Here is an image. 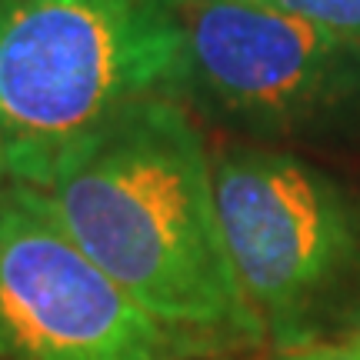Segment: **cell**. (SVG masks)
I'll use <instances>...</instances> for the list:
<instances>
[{
    "label": "cell",
    "instance_id": "cell-1",
    "mask_svg": "<svg viewBox=\"0 0 360 360\" xmlns=\"http://www.w3.org/2000/svg\"><path fill=\"white\" fill-rule=\"evenodd\" d=\"M24 191L170 330L197 344L260 334L224 250L210 154L177 97L134 107Z\"/></svg>",
    "mask_w": 360,
    "mask_h": 360
},
{
    "label": "cell",
    "instance_id": "cell-2",
    "mask_svg": "<svg viewBox=\"0 0 360 360\" xmlns=\"http://www.w3.org/2000/svg\"><path fill=\"white\" fill-rule=\"evenodd\" d=\"M180 90L174 0H0V184L37 187L134 107Z\"/></svg>",
    "mask_w": 360,
    "mask_h": 360
},
{
    "label": "cell",
    "instance_id": "cell-3",
    "mask_svg": "<svg viewBox=\"0 0 360 360\" xmlns=\"http://www.w3.org/2000/svg\"><path fill=\"white\" fill-rule=\"evenodd\" d=\"M224 250L260 323L294 334L300 317L357 260L350 193L294 154L227 147L210 157Z\"/></svg>",
    "mask_w": 360,
    "mask_h": 360
},
{
    "label": "cell",
    "instance_id": "cell-4",
    "mask_svg": "<svg viewBox=\"0 0 360 360\" xmlns=\"http://www.w3.org/2000/svg\"><path fill=\"white\" fill-rule=\"evenodd\" d=\"M150 317L20 187H0V360H184Z\"/></svg>",
    "mask_w": 360,
    "mask_h": 360
},
{
    "label": "cell",
    "instance_id": "cell-5",
    "mask_svg": "<svg viewBox=\"0 0 360 360\" xmlns=\"http://www.w3.org/2000/svg\"><path fill=\"white\" fill-rule=\"evenodd\" d=\"M187 90L247 124L330 114L360 87V44L257 0H174Z\"/></svg>",
    "mask_w": 360,
    "mask_h": 360
},
{
    "label": "cell",
    "instance_id": "cell-6",
    "mask_svg": "<svg viewBox=\"0 0 360 360\" xmlns=\"http://www.w3.org/2000/svg\"><path fill=\"white\" fill-rule=\"evenodd\" d=\"M257 4L360 44V0H257Z\"/></svg>",
    "mask_w": 360,
    "mask_h": 360
},
{
    "label": "cell",
    "instance_id": "cell-7",
    "mask_svg": "<svg viewBox=\"0 0 360 360\" xmlns=\"http://www.w3.org/2000/svg\"><path fill=\"white\" fill-rule=\"evenodd\" d=\"M281 360H350L344 350H321V354H290Z\"/></svg>",
    "mask_w": 360,
    "mask_h": 360
},
{
    "label": "cell",
    "instance_id": "cell-8",
    "mask_svg": "<svg viewBox=\"0 0 360 360\" xmlns=\"http://www.w3.org/2000/svg\"><path fill=\"white\" fill-rule=\"evenodd\" d=\"M340 350H344V354H347L350 360H360V337H354L347 347H340Z\"/></svg>",
    "mask_w": 360,
    "mask_h": 360
}]
</instances>
